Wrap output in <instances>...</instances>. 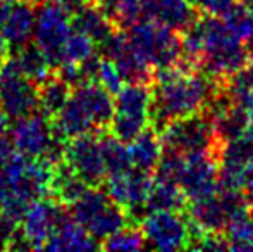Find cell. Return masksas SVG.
I'll return each instance as SVG.
<instances>
[{
	"instance_id": "cell-6",
	"label": "cell",
	"mask_w": 253,
	"mask_h": 252,
	"mask_svg": "<svg viewBox=\"0 0 253 252\" xmlns=\"http://www.w3.org/2000/svg\"><path fill=\"white\" fill-rule=\"evenodd\" d=\"M150 97L152 90L147 83H127L117 92L110 131L124 144H131L150 126Z\"/></svg>"
},
{
	"instance_id": "cell-14",
	"label": "cell",
	"mask_w": 253,
	"mask_h": 252,
	"mask_svg": "<svg viewBox=\"0 0 253 252\" xmlns=\"http://www.w3.org/2000/svg\"><path fill=\"white\" fill-rule=\"evenodd\" d=\"M100 47V55L110 59L119 69L124 83H147L152 85L153 69L152 66L134 50L126 31L116 30Z\"/></svg>"
},
{
	"instance_id": "cell-33",
	"label": "cell",
	"mask_w": 253,
	"mask_h": 252,
	"mask_svg": "<svg viewBox=\"0 0 253 252\" xmlns=\"http://www.w3.org/2000/svg\"><path fill=\"white\" fill-rule=\"evenodd\" d=\"M95 52H97V44L90 37L73 28L66 42V47H64V62L81 64L90 55H93Z\"/></svg>"
},
{
	"instance_id": "cell-46",
	"label": "cell",
	"mask_w": 253,
	"mask_h": 252,
	"mask_svg": "<svg viewBox=\"0 0 253 252\" xmlns=\"http://www.w3.org/2000/svg\"><path fill=\"white\" fill-rule=\"evenodd\" d=\"M247 214L250 216V219L253 221V204H248V209H247Z\"/></svg>"
},
{
	"instance_id": "cell-36",
	"label": "cell",
	"mask_w": 253,
	"mask_h": 252,
	"mask_svg": "<svg viewBox=\"0 0 253 252\" xmlns=\"http://www.w3.org/2000/svg\"><path fill=\"white\" fill-rule=\"evenodd\" d=\"M238 0H190V3L195 7L198 14L203 16H215L222 17L229 12L231 7L236 3Z\"/></svg>"
},
{
	"instance_id": "cell-50",
	"label": "cell",
	"mask_w": 253,
	"mask_h": 252,
	"mask_svg": "<svg viewBox=\"0 0 253 252\" xmlns=\"http://www.w3.org/2000/svg\"><path fill=\"white\" fill-rule=\"evenodd\" d=\"M243 2H247V0H243Z\"/></svg>"
},
{
	"instance_id": "cell-37",
	"label": "cell",
	"mask_w": 253,
	"mask_h": 252,
	"mask_svg": "<svg viewBox=\"0 0 253 252\" xmlns=\"http://www.w3.org/2000/svg\"><path fill=\"white\" fill-rule=\"evenodd\" d=\"M21 228V221L5 211H0V251L9 249L12 239Z\"/></svg>"
},
{
	"instance_id": "cell-40",
	"label": "cell",
	"mask_w": 253,
	"mask_h": 252,
	"mask_svg": "<svg viewBox=\"0 0 253 252\" xmlns=\"http://www.w3.org/2000/svg\"><path fill=\"white\" fill-rule=\"evenodd\" d=\"M53 2L57 3V5H60L64 10H66L67 14H69L71 17L74 16V14L80 12L83 7H86L88 3L91 2V0H53Z\"/></svg>"
},
{
	"instance_id": "cell-48",
	"label": "cell",
	"mask_w": 253,
	"mask_h": 252,
	"mask_svg": "<svg viewBox=\"0 0 253 252\" xmlns=\"http://www.w3.org/2000/svg\"><path fill=\"white\" fill-rule=\"evenodd\" d=\"M2 61H3V57H0V67H2Z\"/></svg>"
},
{
	"instance_id": "cell-43",
	"label": "cell",
	"mask_w": 253,
	"mask_h": 252,
	"mask_svg": "<svg viewBox=\"0 0 253 252\" xmlns=\"http://www.w3.org/2000/svg\"><path fill=\"white\" fill-rule=\"evenodd\" d=\"M245 50H247L248 64H253V37H248L245 40Z\"/></svg>"
},
{
	"instance_id": "cell-47",
	"label": "cell",
	"mask_w": 253,
	"mask_h": 252,
	"mask_svg": "<svg viewBox=\"0 0 253 252\" xmlns=\"http://www.w3.org/2000/svg\"><path fill=\"white\" fill-rule=\"evenodd\" d=\"M245 3H247V5L250 7V10L253 12V0H247V2H245Z\"/></svg>"
},
{
	"instance_id": "cell-45",
	"label": "cell",
	"mask_w": 253,
	"mask_h": 252,
	"mask_svg": "<svg viewBox=\"0 0 253 252\" xmlns=\"http://www.w3.org/2000/svg\"><path fill=\"white\" fill-rule=\"evenodd\" d=\"M9 2H30V3H33V5H37V3L42 2V0H9Z\"/></svg>"
},
{
	"instance_id": "cell-1",
	"label": "cell",
	"mask_w": 253,
	"mask_h": 252,
	"mask_svg": "<svg viewBox=\"0 0 253 252\" xmlns=\"http://www.w3.org/2000/svg\"><path fill=\"white\" fill-rule=\"evenodd\" d=\"M219 83L202 71L177 64L155 69L150 85V126L159 133L169 121L202 111Z\"/></svg>"
},
{
	"instance_id": "cell-12",
	"label": "cell",
	"mask_w": 253,
	"mask_h": 252,
	"mask_svg": "<svg viewBox=\"0 0 253 252\" xmlns=\"http://www.w3.org/2000/svg\"><path fill=\"white\" fill-rule=\"evenodd\" d=\"M64 162L86 183L88 187H100L107 178L98 131L69 138L64 149Z\"/></svg>"
},
{
	"instance_id": "cell-5",
	"label": "cell",
	"mask_w": 253,
	"mask_h": 252,
	"mask_svg": "<svg viewBox=\"0 0 253 252\" xmlns=\"http://www.w3.org/2000/svg\"><path fill=\"white\" fill-rule=\"evenodd\" d=\"M131 45L152 69L174 66L181 59V33L153 19L136 23L126 31Z\"/></svg>"
},
{
	"instance_id": "cell-42",
	"label": "cell",
	"mask_w": 253,
	"mask_h": 252,
	"mask_svg": "<svg viewBox=\"0 0 253 252\" xmlns=\"http://www.w3.org/2000/svg\"><path fill=\"white\" fill-rule=\"evenodd\" d=\"M10 3L12 2H9V0H0V26H2V23L5 21L7 12H9V9H10Z\"/></svg>"
},
{
	"instance_id": "cell-25",
	"label": "cell",
	"mask_w": 253,
	"mask_h": 252,
	"mask_svg": "<svg viewBox=\"0 0 253 252\" xmlns=\"http://www.w3.org/2000/svg\"><path fill=\"white\" fill-rule=\"evenodd\" d=\"M7 55H10L17 62V66L23 71L24 76L30 78L37 85L42 83L53 71L52 66L47 61V57H45V54L38 49V45L33 40L14 49V50H10Z\"/></svg>"
},
{
	"instance_id": "cell-27",
	"label": "cell",
	"mask_w": 253,
	"mask_h": 252,
	"mask_svg": "<svg viewBox=\"0 0 253 252\" xmlns=\"http://www.w3.org/2000/svg\"><path fill=\"white\" fill-rule=\"evenodd\" d=\"M98 138H100V147H102L103 161H105L107 176L121 175V173H126L133 168L129 145L124 144L123 140H119L110 130L98 131Z\"/></svg>"
},
{
	"instance_id": "cell-49",
	"label": "cell",
	"mask_w": 253,
	"mask_h": 252,
	"mask_svg": "<svg viewBox=\"0 0 253 252\" xmlns=\"http://www.w3.org/2000/svg\"><path fill=\"white\" fill-rule=\"evenodd\" d=\"M91 2H93V3H97V2H98V0H91Z\"/></svg>"
},
{
	"instance_id": "cell-41",
	"label": "cell",
	"mask_w": 253,
	"mask_h": 252,
	"mask_svg": "<svg viewBox=\"0 0 253 252\" xmlns=\"http://www.w3.org/2000/svg\"><path fill=\"white\" fill-rule=\"evenodd\" d=\"M234 104H238L245 112H247L248 119H250V123L253 125V90L247 92V94H243L241 97H238Z\"/></svg>"
},
{
	"instance_id": "cell-13",
	"label": "cell",
	"mask_w": 253,
	"mask_h": 252,
	"mask_svg": "<svg viewBox=\"0 0 253 252\" xmlns=\"http://www.w3.org/2000/svg\"><path fill=\"white\" fill-rule=\"evenodd\" d=\"M67 216L69 212L66 211V205L57 199L50 195L42 197L28 205L21 219V233L30 242L31 249L43 251L45 244Z\"/></svg>"
},
{
	"instance_id": "cell-44",
	"label": "cell",
	"mask_w": 253,
	"mask_h": 252,
	"mask_svg": "<svg viewBox=\"0 0 253 252\" xmlns=\"http://www.w3.org/2000/svg\"><path fill=\"white\" fill-rule=\"evenodd\" d=\"M9 54V45H7V40L3 37V31H2V26H0V57H5Z\"/></svg>"
},
{
	"instance_id": "cell-39",
	"label": "cell",
	"mask_w": 253,
	"mask_h": 252,
	"mask_svg": "<svg viewBox=\"0 0 253 252\" xmlns=\"http://www.w3.org/2000/svg\"><path fill=\"white\" fill-rule=\"evenodd\" d=\"M241 194H243L247 204H253V161L247 166V168H245Z\"/></svg>"
},
{
	"instance_id": "cell-8",
	"label": "cell",
	"mask_w": 253,
	"mask_h": 252,
	"mask_svg": "<svg viewBox=\"0 0 253 252\" xmlns=\"http://www.w3.org/2000/svg\"><path fill=\"white\" fill-rule=\"evenodd\" d=\"M33 42L45 54L52 69H57L64 62V47L73 31V17L53 0H42L35 7Z\"/></svg>"
},
{
	"instance_id": "cell-7",
	"label": "cell",
	"mask_w": 253,
	"mask_h": 252,
	"mask_svg": "<svg viewBox=\"0 0 253 252\" xmlns=\"http://www.w3.org/2000/svg\"><path fill=\"white\" fill-rule=\"evenodd\" d=\"M159 137L162 149H172L184 155L213 154L217 149L212 118L203 111L169 121L159 131Z\"/></svg>"
},
{
	"instance_id": "cell-38",
	"label": "cell",
	"mask_w": 253,
	"mask_h": 252,
	"mask_svg": "<svg viewBox=\"0 0 253 252\" xmlns=\"http://www.w3.org/2000/svg\"><path fill=\"white\" fill-rule=\"evenodd\" d=\"M17 154L9 133H0V168L7 164Z\"/></svg>"
},
{
	"instance_id": "cell-3",
	"label": "cell",
	"mask_w": 253,
	"mask_h": 252,
	"mask_svg": "<svg viewBox=\"0 0 253 252\" xmlns=\"http://www.w3.org/2000/svg\"><path fill=\"white\" fill-rule=\"evenodd\" d=\"M9 135L16 151L24 157L43 159L57 166L64 161L66 140L53 133L52 119L43 112L33 111L10 123Z\"/></svg>"
},
{
	"instance_id": "cell-24",
	"label": "cell",
	"mask_w": 253,
	"mask_h": 252,
	"mask_svg": "<svg viewBox=\"0 0 253 252\" xmlns=\"http://www.w3.org/2000/svg\"><path fill=\"white\" fill-rule=\"evenodd\" d=\"M73 28L84 33L86 37H90L97 45L103 44L117 30L93 2H90L86 7H83L78 14H74Z\"/></svg>"
},
{
	"instance_id": "cell-31",
	"label": "cell",
	"mask_w": 253,
	"mask_h": 252,
	"mask_svg": "<svg viewBox=\"0 0 253 252\" xmlns=\"http://www.w3.org/2000/svg\"><path fill=\"white\" fill-rule=\"evenodd\" d=\"M103 251H141L147 249V240H145L143 230L138 223L129 226L127 223L124 228L117 230L110 237H107L102 242Z\"/></svg>"
},
{
	"instance_id": "cell-35",
	"label": "cell",
	"mask_w": 253,
	"mask_h": 252,
	"mask_svg": "<svg viewBox=\"0 0 253 252\" xmlns=\"http://www.w3.org/2000/svg\"><path fill=\"white\" fill-rule=\"evenodd\" d=\"M95 81H97L98 85H102L107 92H110L114 97H116L117 92H119L124 85V80H123V76H121L119 69L116 67V64L110 61V59L103 57V55L100 57V64H98Z\"/></svg>"
},
{
	"instance_id": "cell-2",
	"label": "cell",
	"mask_w": 253,
	"mask_h": 252,
	"mask_svg": "<svg viewBox=\"0 0 253 252\" xmlns=\"http://www.w3.org/2000/svg\"><path fill=\"white\" fill-rule=\"evenodd\" d=\"M203 33V57L200 69L215 81H222L236 69L248 64L241 40L229 30L222 17L200 14Z\"/></svg>"
},
{
	"instance_id": "cell-20",
	"label": "cell",
	"mask_w": 253,
	"mask_h": 252,
	"mask_svg": "<svg viewBox=\"0 0 253 252\" xmlns=\"http://www.w3.org/2000/svg\"><path fill=\"white\" fill-rule=\"evenodd\" d=\"M100 249V242L93 239L74 218L67 216L45 244V251H95Z\"/></svg>"
},
{
	"instance_id": "cell-4",
	"label": "cell",
	"mask_w": 253,
	"mask_h": 252,
	"mask_svg": "<svg viewBox=\"0 0 253 252\" xmlns=\"http://www.w3.org/2000/svg\"><path fill=\"white\" fill-rule=\"evenodd\" d=\"M71 216L97 242H102L129 223L127 212L100 187H88L73 204Z\"/></svg>"
},
{
	"instance_id": "cell-34",
	"label": "cell",
	"mask_w": 253,
	"mask_h": 252,
	"mask_svg": "<svg viewBox=\"0 0 253 252\" xmlns=\"http://www.w3.org/2000/svg\"><path fill=\"white\" fill-rule=\"evenodd\" d=\"M143 17L141 0H116L114 9V26L117 30L127 31L131 26L140 23Z\"/></svg>"
},
{
	"instance_id": "cell-23",
	"label": "cell",
	"mask_w": 253,
	"mask_h": 252,
	"mask_svg": "<svg viewBox=\"0 0 253 252\" xmlns=\"http://www.w3.org/2000/svg\"><path fill=\"white\" fill-rule=\"evenodd\" d=\"M188 199L184 197L179 183L172 180L153 178L147 199V212L152 211H184Z\"/></svg>"
},
{
	"instance_id": "cell-30",
	"label": "cell",
	"mask_w": 253,
	"mask_h": 252,
	"mask_svg": "<svg viewBox=\"0 0 253 252\" xmlns=\"http://www.w3.org/2000/svg\"><path fill=\"white\" fill-rule=\"evenodd\" d=\"M224 235L229 251H253V221L247 214V209L227 221Z\"/></svg>"
},
{
	"instance_id": "cell-18",
	"label": "cell",
	"mask_w": 253,
	"mask_h": 252,
	"mask_svg": "<svg viewBox=\"0 0 253 252\" xmlns=\"http://www.w3.org/2000/svg\"><path fill=\"white\" fill-rule=\"evenodd\" d=\"M37 10L30 2H12L7 12L5 21L2 23L3 37L9 45V52L21 45L33 40Z\"/></svg>"
},
{
	"instance_id": "cell-16",
	"label": "cell",
	"mask_w": 253,
	"mask_h": 252,
	"mask_svg": "<svg viewBox=\"0 0 253 252\" xmlns=\"http://www.w3.org/2000/svg\"><path fill=\"white\" fill-rule=\"evenodd\" d=\"M73 94L86 109L97 131L109 130L114 118V95L107 92L97 81H84L73 88Z\"/></svg>"
},
{
	"instance_id": "cell-10",
	"label": "cell",
	"mask_w": 253,
	"mask_h": 252,
	"mask_svg": "<svg viewBox=\"0 0 253 252\" xmlns=\"http://www.w3.org/2000/svg\"><path fill=\"white\" fill-rule=\"evenodd\" d=\"M147 247L157 251L188 249L191 239L190 218L186 211H152L140 221Z\"/></svg>"
},
{
	"instance_id": "cell-32",
	"label": "cell",
	"mask_w": 253,
	"mask_h": 252,
	"mask_svg": "<svg viewBox=\"0 0 253 252\" xmlns=\"http://www.w3.org/2000/svg\"><path fill=\"white\" fill-rule=\"evenodd\" d=\"M222 19L240 40L253 37V12L243 0H238L229 9V12L222 16Z\"/></svg>"
},
{
	"instance_id": "cell-9",
	"label": "cell",
	"mask_w": 253,
	"mask_h": 252,
	"mask_svg": "<svg viewBox=\"0 0 253 252\" xmlns=\"http://www.w3.org/2000/svg\"><path fill=\"white\" fill-rule=\"evenodd\" d=\"M38 111V87L26 78L17 62L5 55L0 67V112L14 119Z\"/></svg>"
},
{
	"instance_id": "cell-21",
	"label": "cell",
	"mask_w": 253,
	"mask_h": 252,
	"mask_svg": "<svg viewBox=\"0 0 253 252\" xmlns=\"http://www.w3.org/2000/svg\"><path fill=\"white\" fill-rule=\"evenodd\" d=\"M127 145H129L133 168L153 175L157 164H159L160 155H162V142H160L159 133L152 126H147Z\"/></svg>"
},
{
	"instance_id": "cell-26",
	"label": "cell",
	"mask_w": 253,
	"mask_h": 252,
	"mask_svg": "<svg viewBox=\"0 0 253 252\" xmlns=\"http://www.w3.org/2000/svg\"><path fill=\"white\" fill-rule=\"evenodd\" d=\"M86 189H88L86 183L64 161L60 164L53 166V173L50 180V197L57 199L60 204L69 207Z\"/></svg>"
},
{
	"instance_id": "cell-29",
	"label": "cell",
	"mask_w": 253,
	"mask_h": 252,
	"mask_svg": "<svg viewBox=\"0 0 253 252\" xmlns=\"http://www.w3.org/2000/svg\"><path fill=\"white\" fill-rule=\"evenodd\" d=\"M213 155L219 164L247 168L253 161V128L245 131L241 137L217 145Z\"/></svg>"
},
{
	"instance_id": "cell-22",
	"label": "cell",
	"mask_w": 253,
	"mask_h": 252,
	"mask_svg": "<svg viewBox=\"0 0 253 252\" xmlns=\"http://www.w3.org/2000/svg\"><path fill=\"white\" fill-rule=\"evenodd\" d=\"M38 87V111L43 112L47 118H53L64 107L73 94V87L64 81L55 71H52Z\"/></svg>"
},
{
	"instance_id": "cell-19",
	"label": "cell",
	"mask_w": 253,
	"mask_h": 252,
	"mask_svg": "<svg viewBox=\"0 0 253 252\" xmlns=\"http://www.w3.org/2000/svg\"><path fill=\"white\" fill-rule=\"evenodd\" d=\"M184 211L191 223L207 233H224L227 221H229V214L217 192L209 197L188 202Z\"/></svg>"
},
{
	"instance_id": "cell-28",
	"label": "cell",
	"mask_w": 253,
	"mask_h": 252,
	"mask_svg": "<svg viewBox=\"0 0 253 252\" xmlns=\"http://www.w3.org/2000/svg\"><path fill=\"white\" fill-rule=\"evenodd\" d=\"M212 125L217 145H220L224 142H229L233 138L241 137L245 131L250 130L252 123L248 119L247 112L238 104H233L227 109H224V111L217 112L212 118Z\"/></svg>"
},
{
	"instance_id": "cell-17",
	"label": "cell",
	"mask_w": 253,
	"mask_h": 252,
	"mask_svg": "<svg viewBox=\"0 0 253 252\" xmlns=\"http://www.w3.org/2000/svg\"><path fill=\"white\" fill-rule=\"evenodd\" d=\"M141 7L145 19L162 23L179 33L198 17L190 0H141Z\"/></svg>"
},
{
	"instance_id": "cell-11",
	"label": "cell",
	"mask_w": 253,
	"mask_h": 252,
	"mask_svg": "<svg viewBox=\"0 0 253 252\" xmlns=\"http://www.w3.org/2000/svg\"><path fill=\"white\" fill-rule=\"evenodd\" d=\"M153 175L131 168L121 175H109L103 182L105 192L127 212L133 223H138L147 214V199L152 189Z\"/></svg>"
},
{
	"instance_id": "cell-15",
	"label": "cell",
	"mask_w": 253,
	"mask_h": 252,
	"mask_svg": "<svg viewBox=\"0 0 253 252\" xmlns=\"http://www.w3.org/2000/svg\"><path fill=\"white\" fill-rule=\"evenodd\" d=\"M217 171H219V164L215 155L210 152L186 155V162L177 183L188 202L209 197L219 190Z\"/></svg>"
}]
</instances>
